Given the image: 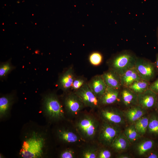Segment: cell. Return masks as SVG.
Here are the masks:
<instances>
[{"instance_id":"cell-30","label":"cell","mask_w":158,"mask_h":158,"mask_svg":"<svg viewBox=\"0 0 158 158\" xmlns=\"http://www.w3.org/2000/svg\"><path fill=\"white\" fill-rule=\"evenodd\" d=\"M74 152L72 150H67L63 152L61 154V158H73L75 157Z\"/></svg>"},{"instance_id":"cell-24","label":"cell","mask_w":158,"mask_h":158,"mask_svg":"<svg viewBox=\"0 0 158 158\" xmlns=\"http://www.w3.org/2000/svg\"><path fill=\"white\" fill-rule=\"evenodd\" d=\"M124 134L129 141L133 142L140 138V135L136 129L134 125L131 126L126 128Z\"/></svg>"},{"instance_id":"cell-22","label":"cell","mask_w":158,"mask_h":158,"mask_svg":"<svg viewBox=\"0 0 158 158\" xmlns=\"http://www.w3.org/2000/svg\"><path fill=\"white\" fill-rule=\"evenodd\" d=\"M149 117L143 116L135 122V128L140 135L144 134L146 132L149 123Z\"/></svg>"},{"instance_id":"cell-17","label":"cell","mask_w":158,"mask_h":158,"mask_svg":"<svg viewBox=\"0 0 158 158\" xmlns=\"http://www.w3.org/2000/svg\"><path fill=\"white\" fill-rule=\"evenodd\" d=\"M144 110L138 105L134 106L131 107L126 111L125 115L130 122H136L143 116Z\"/></svg>"},{"instance_id":"cell-36","label":"cell","mask_w":158,"mask_h":158,"mask_svg":"<svg viewBox=\"0 0 158 158\" xmlns=\"http://www.w3.org/2000/svg\"><path fill=\"white\" fill-rule=\"evenodd\" d=\"M130 157L127 155L123 154L119 156L118 157L119 158H129L130 157Z\"/></svg>"},{"instance_id":"cell-31","label":"cell","mask_w":158,"mask_h":158,"mask_svg":"<svg viewBox=\"0 0 158 158\" xmlns=\"http://www.w3.org/2000/svg\"><path fill=\"white\" fill-rule=\"evenodd\" d=\"M111 156V152L106 149L101 150L98 153L97 158H109Z\"/></svg>"},{"instance_id":"cell-8","label":"cell","mask_w":158,"mask_h":158,"mask_svg":"<svg viewBox=\"0 0 158 158\" xmlns=\"http://www.w3.org/2000/svg\"><path fill=\"white\" fill-rule=\"evenodd\" d=\"M157 95L149 89L138 95V105L145 110L154 108Z\"/></svg>"},{"instance_id":"cell-32","label":"cell","mask_w":158,"mask_h":158,"mask_svg":"<svg viewBox=\"0 0 158 158\" xmlns=\"http://www.w3.org/2000/svg\"><path fill=\"white\" fill-rule=\"evenodd\" d=\"M149 89L158 95V77L154 81L150 83Z\"/></svg>"},{"instance_id":"cell-3","label":"cell","mask_w":158,"mask_h":158,"mask_svg":"<svg viewBox=\"0 0 158 158\" xmlns=\"http://www.w3.org/2000/svg\"><path fill=\"white\" fill-rule=\"evenodd\" d=\"M97 120L90 115H85L80 118L76 124L80 133L87 139H92L96 135L99 126Z\"/></svg>"},{"instance_id":"cell-14","label":"cell","mask_w":158,"mask_h":158,"mask_svg":"<svg viewBox=\"0 0 158 158\" xmlns=\"http://www.w3.org/2000/svg\"><path fill=\"white\" fill-rule=\"evenodd\" d=\"M120 76L123 87H128L133 83L141 79L135 67L128 70Z\"/></svg>"},{"instance_id":"cell-21","label":"cell","mask_w":158,"mask_h":158,"mask_svg":"<svg viewBox=\"0 0 158 158\" xmlns=\"http://www.w3.org/2000/svg\"><path fill=\"white\" fill-rule=\"evenodd\" d=\"M148 133L154 136H158V114H152L149 117L147 130Z\"/></svg>"},{"instance_id":"cell-19","label":"cell","mask_w":158,"mask_h":158,"mask_svg":"<svg viewBox=\"0 0 158 158\" xmlns=\"http://www.w3.org/2000/svg\"><path fill=\"white\" fill-rule=\"evenodd\" d=\"M150 84V82L141 79L133 83L128 88L138 95L149 89Z\"/></svg>"},{"instance_id":"cell-12","label":"cell","mask_w":158,"mask_h":158,"mask_svg":"<svg viewBox=\"0 0 158 158\" xmlns=\"http://www.w3.org/2000/svg\"><path fill=\"white\" fill-rule=\"evenodd\" d=\"M102 75L107 87L119 90L122 87L120 76L113 70L109 69Z\"/></svg>"},{"instance_id":"cell-6","label":"cell","mask_w":158,"mask_h":158,"mask_svg":"<svg viewBox=\"0 0 158 158\" xmlns=\"http://www.w3.org/2000/svg\"><path fill=\"white\" fill-rule=\"evenodd\" d=\"M84 106L92 108L97 107L100 104L99 99L85 83L74 93Z\"/></svg>"},{"instance_id":"cell-27","label":"cell","mask_w":158,"mask_h":158,"mask_svg":"<svg viewBox=\"0 0 158 158\" xmlns=\"http://www.w3.org/2000/svg\"><path fill=\"white\" fill-rule=\"evenodd\" d=\"M97 151L96 148L90 147L86 149L83 152L82 157L83 158H96L97 156Z\"/></svg>"},{"instance_id":"cell-11","label":"cell","mask_w":158,"mask_h":158,"mask_svg":"<svg viewBox=\"0 0 158 158\" xmlns=\"http://www.w3.org/2000/svg\"><path fill=\"white\" fill-rule=\"evenodd\" d=\"M101 114L106 121L111 123L122 124L124 122L121 115L114 109L111 108L103 109L101 111Z\"/></svg>"},{"instance_id":"cell-4","label":"cell","mask_w":158,"mask_h":158,"mask_svg":"<svg viewBox=\"0 0 158 158\" xmlns=\"http://www.w3.org/2000/svg\"><path fill=\"white\" fill-rule=\"evenodd\" d=\"M135 67L141 79L149 82L157 74L154 63L143 58L137 57Z\"/></svg>"},{"instance_id":"cell-18","label":"cell","mask_w":158,"mask_h":158,"mask_svg":"<svg viewBox=\"0 0 158 158\" xmlns=\"http://www.w3.org/2000/svg\"><path fill=\"white\" fill-rule=\"evenodd\" d=\"M111 146L117 151H124L128 147V140L124 134L119 133L114 141Z\"/></svg>"},{"instance_id":"cell-9","label":"cell","mask_w":158,"mask_h":158,"mask_svg":"<svg viewBox=\"0 0 158 158\" xmlns=\"http://www.w3.org/2000/svg\"><path fill=\"white\" fill-rule=\"evenodd\" d=\"M64 103L68 111L73 115L78 113L82 110L84 106L74 93L69 95L66 97Z\"/></svg>"},{"instance_id":"cell-1","label":"cell","mask_w":158,"mask_h":158,"mask_svg":"<svg viewBox=\"0 0 158 158\" xmlns=\"http://www.w3.org/2000/svg\"><path fill=\"white\" fill-rule=\"evenodd\" d=\"M137 57L135 54L130 51H122L110 60L109 62L110 69L120 76L128 70L135 67Z\"/></svg>"},{"instance_id":"cell-37","label":"cell","mask_w":158,"mask_h":158,"mask_svg":"<svg viewBox=\"0 0 158 158\" xmlns=\"http://www.w3.org/2000/svg\"><path fill=\"white\" fill-rule=\"evenodd\" d=\"M157 35L158 43V27L157 28Z\"/></svg>"},{"instance_id":"cell-16","label":"cell","mask_w":158,"mask_h":158,"mask_svg":"<svg viewBox=\"0 0 158 158\" xmlns=\"http://www.w3.org/2000/svg\"><path fill=\"white\" fill-rule=\"evenodd\" d=\"M121 99L123 103L127 107L138 105V95L128 87H123L120 92Z\"/></svg>"},{"instance_id":"cell-29","label":"cell","mask_w":158,"mask_h":158,"mask_svg":"<svg viewBox=\"0 0 158 158\" xmlns=\"http://www.w3.org/2000/svg\"><path fill=\"white\" fill-rule=\"evenodd\" d=\"M12 67L9 63H6L1 65L0 76L2 77L6 75L11 69Z\"/></svg>"},{"instance_id":"cell-15","label":"cell","mask_w":158,"mask_h":158,"mask_svg":"<svg viewBox=\"0 0 158 158\" xmlns=\"http://www.w3.org/2000/svg\"><path fill=\"white\" fill-rule=\"evenodd\" d=\"M75 79L73 70L72 68H70L60 77L59 80L60 87L64 91L68 90L71 88Z\"/></svg>"},{"instance_id":"cell-34","label":"cell","mask_w":158,"mask_h":158,"mask_svg":"<svg viewBox=\"0 0 158 158\" xmlns=\"http://www.w3.org/2000/svg\"><path fill=\"white\" fill-rule=\"evenodd\" d=\"M157 74H158V53L157 54L156 57V59L155 62L154 63Z\"/></svg>"},{"instance_id":"cell-26","label":"cell","mask_w":158,"mask_h":158,"mask_svg":"<svg viewBox=\"0 0 158 158\" xmlns=\"http://www.w3.org/2000/svg\"><path fill=\"white\" fill-rule=\"evenodd\" d=\"M102 56L98 52H94L90 54L89 56V60L90 63L94 66H98L102 62Z\"/></svg>"},{"instance_id":"cell-25","label":"cell","mask_w":158,"mask_h":158,"mask_svg":"<svg viewBox=\"0 0 158 158\" xmlns=\"http://www.w3.org/2000/svg\"><path fill=\"white\" fill-rule=\"evenodd\" d=\"M10 105L8 98L2 97L0 98V115L1 117L4 115L8 111Z\"/></svg>"},{"instance_id":"cell-28","label":"cell","mask_w":158,"mask_h":158,"mask_svg":"<svg viewBox=\"0 0 158 158\" xmlns=\"http://www.w3.org/2000/svg\"><path fill=\"white\" fill-rule=\"evenodd\" d=\"M85 83L84 79L81 78L75 79L73 83L71 88L76 91L80 88Z\"/></svg>"},{"instance_id":"cell-2","label":"cell","mask_w":158,"mask_h":158,"mask_svg":"<svg viewBox=\"0 0 158 158\" xmlns=\"http://www.w3.org/2000/svg\"><path fill=\"white\" fill-rule=\"evenodd\" d=\"M44 143V139L38 134L34 133L24 141L20 154L25 158L40 157L43 154Z\"/></svg>"},{"instance_id":"cell-20","label":"cell","mask_w":158,"mask_h":158,"mask_svg":"<svg viewBox=\"0 0 158 158\" xmlns=\"http://www.w3.org/2000/svg\"><path fill=\"white\" fill-rule=\"evenodd\" d=\"M155 142L151 139H147L141 141L137 147V152L140 155H142L151 151L154 147Z\"/></svg>"},{"instance_id":"cell-35","label":"cell","mask_w":158,"mask_h":158,"mask_svg":"<svg viewBox=\"0 0 158 158\" xmlns=\"http://www.w3.org/2000/svg\"><path fill=\"white\" fill-rule=\"evenodd\" d=\"M156 112L158 114V95L155 108Z\"/></svg>"},{"instance_id":"cell-7","label":"cell","mask_w":158,"mask_h":158,"mask_svg":"<svg viewBox=\"0 0 158 158\" xmlns=\"http://www.w3.org/2000/svg\"><path fill=\"white\" fill-rule=\"evenodd\" d=\"M119 134L118 128L112 123L106 121L102 124L101 128L99 135V140L105 145H111Z\"/></svg>"},{"instance_id":"cell-13","label":"cell","mask_w":158,"mask_h":158,"mask_svg":"<svg viewBox=\"0 0 158 158\" xmlns=\"http://www.w3.org/2000/svg\"><path fill=\"white\" fill-rule=\"evenodd\" d=\"M119 90L107 87L104 93L99 99L100 104L108 105L116 102L120 95Z\"/></svg>"},{"instance_id":"cell-10","label":"cell","mask_w":158,"mask_h":158,"mask_svg":"<svg viewBox=\"0 0 158 158\" xmlns=\"http://www.w3.org/2000/svg\"><path fill=\"white\" fill-rule=\"evenodd\" d=\"M87 85L99 99L104 93L107 87L102 75H96L93 77Z\"/></svg>"},{"instance_id":"cell-5","label":"cell","mask_w":158,"mask_h":158,"mask_svg":"<svg viewBox=\"0 0 158 158\" xmlns=\"http://www.w3.org/2000/svg\"><path fill=\"white\" fill-rule=\"evenodd\" d=\"M44 107L46 113L51 118L58 119L64 116L62 106L55 95H50L46 97Z\"/></svg>"},{"instance_id":"cell-33","label":"cell","mask_w":158,"mask_h":158,"mask_svg":"<svg viewBox=\"0 0 158 158\" xmlns=\"http://www.w3.org/2000/svg\"><path fill=\"white\" fill-rule=\"evenodd\" d=\"M148 158H158V152L152 151L150 152L147 156Z\"/></svg>"},{"instance_id":"cell-23","label":"cell","mask_w":158,"mask_h":158,"mask_svg":"<svg viewBox=\"0 0 158 158\" xmlns=\"http://www.w3.org/2000/svg\"><path fill=\"white\" fill-rule=\"evenodd\" d=\"M58 135L60 139L67 142H75L78 139V137L75 133L67 130H59Z\"/></svg>"}]
</instances>
